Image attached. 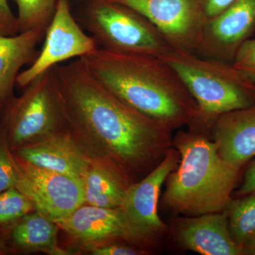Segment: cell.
Listing matches in <instances>:
<instances>
[{
    "label": "cell",
    "instance_id": "9",
    "mask_svg": "<svg viewBox=\"0 0 255 255\" xmlns=\"http://www.w3.org/2000/svg\"><path fill=\"white\" fill-rule=\"evenodd\" d=\"M149 20L173 49L196 53L206 16L200 0H112Z\"/></svg>",
    "mask_w": 255,
    "mask_h": 255
},
{
    "label": "cell",
    "instance_id": "1",
    "mask_svg": "<svg viewBox=\"0 0 255 255\" xmlns=\"http://www.w3.org/2000/svg\"><path fill=\"white\" fill-rule=\"evenodd\" d=\"M65 128L92 160L135 183L163 160L173 130L127 105L92 75L81 58L53 67Z\"/></svg>",
    "mask_w": 255,
    "mask_h": 255
},
{
    "label": "cell",
    "instance_id": "15",
    "mask_svg": "<svg viewBox=\"0 0 255 255\" xmlns=\"http://www.w3.org/2000/svg\"><path fill=\"white\" fill-rule=\"evenodd\" d=\"M177 239L189 251L203 255H243V248L231 237L226 210L183 220Z\"/></svg>",
    "mask_w": 255,
    "mask_h": 255
},
{
    "label": "cell",
    "instance_id": "14",
    "mask_svg": "<svg viewBox=\"0 0 255 255\" xmlns=\"http://www.w3.org/2000/svg\"><path fill=\"white\" fill-rule=\"evenodd\" d=\"M209 132L220 156L241 169L255 156V104L219 116Z\"/></svg>",
    "mask_w": 255,
    "mask_h": 255
},
{
    "label": "cell",
    "instance_id": "28",
    "mask_svg": "<svg viewBox=\"0 0 255 255\" xmlns=\"http://www.w3.org/2000/svg\"><path fill=\"white\" fill-rule=\"evenodd\" d=\"M242 248H243V255H255V235L250 238L243 245Z\"/></svg>",
    "mask_w": 255,
    "mask_h": 255
},
{
    "label": "cell",
    "instance_id": "11",
    "mask_svg": "<svg viewBox=\"0 0 255 255\" xmlns=\"http://www.w3.org/2000/svg\"><path fill=\"white\" fill-rule=\"evenodd\" d=\"M179 159V151L172 146L157 167L130 186L121 206L145 243L153 241L167 229L157 213L159 193L169 174L177 167Z\"/></svg>",
    "mask_w": 255,
    "mask_h": 255
},
{
    "label": "cell",
    "instance_id": "17",
    "mask_svg": "<svg viewBox=\"0 0 255 255\" xmlns=\"http://www.w3.org/2000/svg\"><path fill=\"white\" fill-rule=\"evenodd\" d=\"M85 204L102 208H118L123 204L133 182L110 164L92 160L82 179Z\"/></svg>",
    "mask_w": 255,
    "mask_h": 255
},
{
    "label": "cell",
    "instance_id": "2",
    "mask_svg": "<svg viewBox=\"0 0 255 255\" xmlns=\"http://www.w3.org/2000/svg\"><path fill=\"white\" fill-rule=\"evenodd\" d=\"M124 102L172 129L199 121V109L177 72L162 58L100 48L81 58Z\"/></svg>",
    "mask_w": 255,
    "mask_h": 255
},
{
    "label": "cell",
    "instance_id": "16",
    "mask_svg": "<svg viewBox=\"0 0 255 255\" xmlns=\"http://www.w3.org/2000/svg\"><path fill=\"white\" fill-rule=\"evenodd\" d=\"M46 29L35 28L14 36L0 35V111L14 98L20 70L38 56L37 50Z\"/></svg>",
    "mask_w": 255,
    "mask_h": 255
},
{
    "label": "cell",
    "instance_id": "5",
    "mask_svg": "<svg viewBox=\"0 0 255 255\" xmlns=\"http://www.w3.org/2000/svg\"><path fill=\"white\" fill-rule=\"evenodd\" d=\"M82 22L105 49L159 58L173 49L145 16L112 0H90Z\"/></svg>",
    "mask_w": 255,
    "mask_h": 255
},
{
    "label": "cell",
    "instance_id": "4",
    "mask_svg": "<svg viewBox=\"0 0 255 255\" xmlns=\"http://www.w3.org/2000/svg\"><path fill=\"white\" fill-rule=\"evenodd\" d=\"M161 58L177 72L208 128L219 116L255 104V82L232 63L175 49Z\"/></svg>",
    "mask_w": 255,
    "mask_h": 255
},
{
    "label": "cell",
    "instance_id": "18",
    "mask_svg": "<svg viewBox=\"0 0 255 255\" xmlns=\"http://www.w3.org/2000/svg\"><path fill=\"white\" fill-rule=\"evenodd\" d=\"M9 237L14 248L25 253L42 252L49 255H70L57 245L58 225L38 211L25 215L12 223Z\"/></svg>",
    "mask_w": 255,
    "mask_h": 255
},
{
    "label": "cell",
    "instance_id": "23",
    "mask_svg": "<svg viewBox=\"0 0 255 255\" xmlns=\"http://www.w3.org/2000/svg\"><path fill=\"white\" fill-rule=\"evenodd\" d=\"M232 63L255 82V38H251L242 45Z\"/></svg>",
    "mask_w": 255,
    "mask_h": 255
},
{
    "label": "cell",
    "instance_id": "21",
    "mask_svg": "<svg viewBox=\"0 0 255 255\" xmlns=\"http://www.w3.org/2000/svg\"><path fill=\"white\" fill-rule=\"evenodd\" d=\"M33 211L31 201L16 187L0 192V226L12 224Z\"/></svg>",
    "mask_w": 255,
    "mask_h": 255
},
{
    "label": "cell",
    "instance_id": "10",
    "mask_svg": "<svg viewBox=\"0 0 255 255\" xmlns=\"http://www.w3.org/2000/svg\"><path fill=\"white\" fill-rule=\"evenodd\" d=\"M55 223L84 249L118 241L133 245L145 243L122 207L102 208L83 204L68 217Z\"/></svg>",
    "mask_w": 255,
    "mask_h": 255
},
{
    "label": "cell",
    "instance_id": "22",
    "mask_svg": "<svg viewBox=\"0 0 255 255\" xmlns=\"http://www.w3.org/2000/svg\"><path fill=\"white\" fill-rule=\"evenodd\" d=\"M17 178L16 159L0 124V192L16 187Z\"/></svg>",
    "mask_w": 255,
    "mask_h": 255
},
{
    "label": "cell",
    "instance_id": "25",
    "mask_svg": "<svg viewBox=\"0 0 255 255\" xmlns=\"http://www.w3.org/2000/svg\"><path fill=\"white\" fill-rule=\"evenodd\" d=\"M18 33L17 17L11 11L7 0H0V35L14 36Z\"/></svg>",
    "mask_w": 255,
    "mask_h": 255
},
{
    "label": "cell",
    "instance_id": "7",
    "mask_svg": "<svg viewBox=\"0 0 255 255\" xmlns=\"http://www.w3.org/2000/svg\"><path fill=\"white\" fill-rule=\"evenodd\" d=\"M14 157L18 169L15 187L27 196L35 211L55 222L85 204L82 179L40 168Z\"/></svg>",
    "mask_w": 255,
    "mask_h": 255
},
{
    "label": "cell",
    "instance_id": "6",
    "mask_svg": "<svg viewBox=\"0 0 255 255\" xmlns=\"http://www.w3.org/2000/svg\"><path fill=\"white\" fill-rule=\"evenodd\" d=\"M1 125L12 151L20 146L65 130V121L53 68L38 75L2 110Z\"/></svg>",
    "mask_w": 255,
    "mask_h": 255
},
{
    "label": "cell",
    "instance_id": "29",
    "mask_svg": "<svg viewBox=\"0 0 255 255\" xmlns=\"http://www.w3.org/2000/svg\"><path fill=\"white\" fill-rule=\"evenodd\" d=\"M6 253H7V248L2 241L0 240V255L6 254Z\"/></svg>",
    "mask_w": 255,
    "mask_h": 255
},
{
    "label": "cell",
    "instance_id": "13",
    "mask_svg": "<svg viewBox=\"0 0 255 255\" xmlns=\"http://www.w3.org/2000/svg\"><path fill=\"white\" fill-rule=\"evenodd\" d=\"M12 152L15 157L40 168L80 179L92 162L66 128L24 144Z\"/></svg>",
    "mask_w": 255,
    "mask_h": 255
},
{
    "label": "cell",
    "instance_id": "27",
    "mask_svg": "<svg viewBox=\"0 0 255 255\" xmlns=\"http://www.w3.org/2000/svg\"><path fill=\"white\" fill-rule=\"evenodd\" d=\"M253 192H255V160L246 169L242 185L236 194L238 197H242Z\"/></svg>",
    "mask_w": 255,
    "mask_h": 255
},
{
    "label": "cell",
    "instance_id": "26",
    "mask_svg": "<svg viewBox=\"0 0 255 255\" xmlns=\"http://www.w3.org/2000/svg\"><path fill=\"white\" fill-rule=\"evenodd\" d=\"M206 20L216 16L236 0H200Z\"/></svg>",
    "mask_w": 255,
    "mask_h": 255
},
{
    "label": "cell",
    "instance_id": "19",
    "mask_svg": "<svg viewBox=\"0 0 255 255\" xmlns=\"http://www.w3.org/2000/svg\"><path fill=\"white\" fill-rule=\"evenodd\" d=\"M228 213V227L233 241L243 247L255 235V192L230 201Z\"/></svg>",
    "mask_w": 255,
    "mask_h": 255
},
{
    "label": "cell",
    "instance_id": "20",
    "mask_svg": "<svg viewBox=\"0 0 255 255\" xmlns=\"http://www.w3.org/2000/svg\"><path fill=\"white\" fill-rule=\"evenodd\" d=\"M17 6L19 33L35 29H46L52 19L58 0H14Z\"/></svg>",
    "mask_w": 255,
    "mask_h": 255
},
{
    "label": "cell",
    "instance_id": "3",
    "mask_svg": "<svg viewBox=\"0 0 255 255\" xmlns=\"http://www.w3.org/2000/svg\"><path fill=\"white\" fill-rule=\"evenodd\" d=\"M172 146L180 159L165 181V207L187 217L224 211L232 199L241 169L220 156L209 130L200 124L179 130Z\"/></svg>",
    "mask_w": 255,
    "mask_h": 255
},
{
    "label": "cell",
    "instance_id": "12",
    "mask_svg": "<svg viewBox=\"0 0 255 255\" xmlns=\"http://www.w3.org/2000/svg\"><path fill=\"white\" fill-rule=\"evenodd\" d=\"M255 31V0H236L206 20L196 54L233 63L242 45Z\"/></svg>",
    "mask_w": 255,
    "mask_h": 255
},
{
    "label": "cell",
    "instance_id": "24",
    "mask_svg": "<svg viewBox=\"0 0 255 255\" xmlns=\"http://www.w3.org/2000/svg\"><path fill=\"white\" fill-rule=\"evenodd\" d=\"M84 251L93 255H139L147 254V251L137 249L132 247L111 243L97 245L85 248Z\"/></svg>",
    "mask_w": 255,
    "mask_h": 255
},
{
    "label": "cell",
    "instance_id": "8",
    "mask_svg": "<svg viewBox=\"0 0 255 255\" xmlns=\"http://www.w3.org/2000/svg\"><path fill=\"white\" fill-rule=\"evenodd\" d=\"M98 48L95 38L85 33L74 18L69 0H58L41 50L30 66L18 74L16 85L25 88L38 75L55 65L82 58Z\"/></svg>",
    "mask_w": 255,
    "mask_h": 255
}]
</instances>
